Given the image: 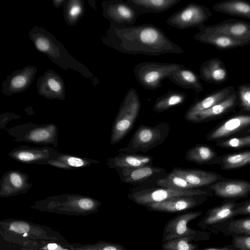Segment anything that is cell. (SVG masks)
Segmentation results:
<instances>
[{"label":"cell","instance_id":"1","mask_svg":"<svg viewBox=\"0 0 250 250\" xmlns=\"http://www.w3.org/2000/svg\"><path fill=\"white\" fill-rule=\"evenodd\" d=\"M109 23L102 41L106 46L122 53L158 56L184 52L160 28L152 24L127 25Z\"/></svg>","mask_w":250,"mask_h":250},{"label":"cell","instance_id":"2","mask_svg":"<svg viewBox=\"0 0 250 250\" xmlns=\"http://www.w3.org/2000/svg\"><path fill=\"white\" fill-rule=\"evenodd\" d=\"M28 36L36 49L46 55L62 69L64 70L71 69L83 77L91 79L93 84L98 83L89 69L70 55L62 43L47 30L35 26L29 31Z\"/></svg>","mask_w":250,"mask_h":250},{"label":"cell","instance_id":"3","mask_svg":"<svg viewBox=\"0 0 250 250\" xmlns=\"http://www.w3.org/2000/svg\"><path fill=\"white\" fill-rule=\"evenodd\" d=\"M102 202L90 196L62 193L36 201L31 208L40 211L70 216H86L97 213Z\"/></svg>","mask_w":250,"mask_h":250},{"label":"cell","instance_id":"4","mask_svg":"<svg viewBox=\"0 0 250 250\" xmlns=\"http://www.w3.org/2000/svg\"><path fill=\"white\" fill-rule=\"evenodd\" d=\"M141 102L134 88L126 92L113 123L110 144L119 143L130 131L139 116Z\"/></svg>","mask_w":250,"mask_h":250},{"label":"cell","instance_id":"5","mask_svg":"<svg viewBox=\"0 0 250 250\" xmlns=\"http://www.w3.org/2000/svg\"><path fill=\"white\" fill-rule=\"evenodd\" d=\"M171 124L161 122L151 126L141 125L133 134L127 145L119 152L137 153L146 152L163 144L168 135Z\"/></svg>","mask_w":250,"mask_h":250},{"label":"cell","instance_id":"6","mask_svg":"<svg viewBox=\"0 0 250 250\" xmlns=\"http://www.w3.org/2000/svg\"><path fill=\"white\" fill-rule=\"evenodd\" d=\"M5 130L15 139L17 143L23 142L58 146V128L52 123L38 125L28 122L6 128Z\"/></svg>","mask_w":250,"mask_h":250},{"label":"cell","instance_id":"7","mask_svg":"<svg viewBox=\"0 0 250 250\" xmlns=\"http://www.w3.org/2000/svg\"><path fill=\"white\" fill-rule=\"evenodd\" d=\"M0 229L27 239L55 241L67 246L69 243L60 232L51 228L24 219L1 220Z\"/></svg>","mask_w":250,"mask_h":250},{"label":"cell","instance_id":"8","mask_svg":"<svg viewBox=\"0 0 250 250\" xmlns=\"http://www.w3.org/2000/svg\"><path fill=\"white\" fill-rule=\"evenodd\" d=\"M184 66L178 63L145 62L137 64L133 72L141 86L155 90L162 86L163 80Z\"/></svg>","mask_w":250,"mask_h":250},{"label":"cell","instance_id":"9","mask_svg":"<svg viewBox=\"0 0 250 250\" xmlns=\"http://www.w3.org/2000/svg\"><path fill=\"white\" fill-rule=\"evenodd\" d=\"M213 194L212 191L208 188L186 189L153 187L144 189L132 188L127 197L135 203L145 206L177 196L204 195L210 197Z\"/></svg>","mask_w":250,"mask_h":250},{"label":"cell","instance_id":"10","mask_svg":"<svg viewBox=\"0 0 250 250\" xmlns=\"http://www.w3.org/2000/svg\"><path fill=\"white\" fill-rule=\"evenodd\" d=\"M250 134V112L240 111L215 126L207 134L206 139L215 143L233 137Z\"/></svg>","mask_w":250,"mask_h":250},{"label":"cell","instance_id":"11","mask_svg":"<svg viewBox=\"0 0 250 250\" xmlns=\"http://www.w3.org/2000/svg\"><path fill=\"white\" fill-rule=\"evenodd\" d=\"M212 15L206 6L190 2L171 15L166 22L169 25L180 30L198 28L203 25Z\"/></svg>","mask_w":250,"mask_h":250},{"label":"cell","instance_id":"12","mask_svg":"<svg viewBox=\"0 0 250 250\" xmlns=\"http://www.w3.org/2000/svg\"><path fill=\"white\" fill-rule=\"evenodd\" d=\"M202 214L201 211L187 212L171 219L165 227L163 242L186 237H194L198 240H208L209 236L207 232L191 229L188 226L189 222L198 218Z\"/></svg>","mask_w":250,"mask_h":250},{"label":"cell","instance_id":"13","mask_svg":"<svg viewBox=\"0 0 250 250\" xmlns=\"http://www.w3.org/2000/svg\"><path fill=\"white\" fill-rule=\"evenodd\" d=\"M122 182L136 186L135 188H150L156 185V181L165 177L167 173L165 168L146 166L137 168L116 170Z\"/></svg>","mask_w":250,"mask_h":250},{"label":"cell","instance_id":"14","mask_svg":"<svg viewBox=\"0 0 250 250\" xmlns=\"http://www.w3.org/2000/svg\"><path fill=\"white\" fill-rule=\"evenodd\" d=\"M61 154L59 150L50 146L21 145L11 150L8 155L22 164L43 165L46 161L56 159Z\"/></svg>","mask_w":250,"mask_h":250},{"label":"cell","instance_id":"15","mask_svg":"<svg viewBox=\"0 0 250 250\" xmlns=\"http://www.w3.org/2000/svg\"><path fill=\"white\" fill-rule=\"evenodd\" d=\"M103 16L109 22L127 25H134L140 16L138 11L123 0H109L101 3Z\"/></svg>","mask_w":250,"mask_h":250},{"label":"cell","instance_id":"16","mask_svg":"<svg viewBox=\"0 0 250 250\" xmlns=\"http://www.w3.org/2000/svg\"><path fill=\"white\" fill-rule=\"evenodd\" d=\"M216 196L238 200L250 195V182L242 179L227 178L218 181L208 187Z\"/></svg>","mask_w":250,"mask_h":250},{"label":"cell","instance_id":"17","mask_svg":"<svg viewBox=\"0 0 250 250\" xmlns=\"http://www.w3.org/2000/svg\"><path fill=\"white\" fill-rule=\"evenodd\" d=\"M199 31L224 34L250 44V22L236 19H226L212 25H203Z\"/></svg>","mask_w":250,"mask_h":250},{"label":"cell","instance_id":"18","mask_svg":"<svg viewBox=\"0 0 250 250\" xmlns=\"http://www.w3.org/2000/svg\"><path fill=\"white\" fill-rule=\"evenodd\" d=\"M236 200L227 199L219 205L209 209L199 223L202 229L212 231L215 227L234 218Z\"/></svg>","mask_w":250,"mask_h":250},{"label":"cell","instance_id":"19","mask_svg":"<svg viewBox=\"0 0 250 250\" xmlns=\"http://www.w3.org/2000/svg\"><path fill=\"white\" fill-rule=\"evenodd\" d=\"M208 198L204 195L177 196L145 207L151 210L174 213L194 208L206 202Z\"/></svg>","mask_w":250,"mask_h":250},{"label":"cell","instance_id":"20","mask_svg":"<svg viewBox=\"0 0 250 250\" xmlns=\"http://www.w3.org/2000/svg\"><path fill=\"white\" fill-rule=\"evenodd\" d=\"M37 71L36 66L28 65L13 71L3 82L2 93L6 96H11L25 91L32 83Z\"/></svg>","mask_w":250,"mask_h":250},{"label":"cell","instance_id":"21","mask_svg":"<svg viewBox=\"0 0 250 250\" xmlns=\"http://www.w3.org/2000/svg\"><path fill=\"white\" fill-rule=\"evenodd\" d=\"M29 179L27 174L18 170L6 172L0 180V197L7 198L27 193L33 186Z\"/></svg>","mask_w":250,"mask_h":250},{"label":"cell","instance_id":"22","mask_svg":"<svg viewBox=\"0 0 250 250\" xmlns=\"http://www.w3.org/2000/svg\"><path fill=\"white\" fill-rule=\"evenodd\" d=\"M37 92L47 99L63 101L65 99L64 81L55 71L48 69L37 80Z\"/></svg>","mask_w":250,"mask_h":250},{"label":"cell","instance_id":"23","mask_svg":"<svg viewBox=\"0 0 250 250\" xmlns=\"http://www.w3.org/2000/svg\"><path fill=\"white\" fill-rule=\"evenodd\" d=\"M238 105L236 91L224 101L194 115L188 122L197 124L217 120L233 111Z\"/></svg>","mask_w":250,"mask_h":250},{"label":"cell","instance_id":"24","mask_svg":"<svg viewBox=\"0 0 250 250\" xmlns=\"http://www.w3.org/2000/svg\"><path fill=\"white\" fill-rule=\"evenodd\" d=\"M171 171L197 188H208L225 178L216 172L196 168L174 167Z\"/></svg>","mask_w":250,"mask_h":250},{"label":"cell","instance_id":"25","mask_svg":"<svg viewBox=\"0 0 250 250\" xmlns=\"http://www.w3.org/2000/svg\"><path fill=\"white\" fill-rule=\"evenodd\" d=\"M235 91L233 86L229 85L214 91L201 99L194 101L185 112V120L188 121L189 118L197 113L221 102Z\"/></svg>","mask_w":250,"mask_h":250},{"label":"cell","instance_id":"26","mask_svg":"<svg viewBox=\"0 0 250 250\" xmlns=\"http://www.w3.org/2000/svg\"><path fill=\"white\" fill-rule=\"evenodd\" d=\"M0 237L16 244L21 248H25L35 250H70L67 246L59 242L27 239L2 229H0Z\"/></svg>","mask_w":250,"mask_h":250},{"label":"cell","instance_id":"27","mask_svg":"<svg viewBox=\"0 0 250 250\" xmlns=\"http://www.w3.org/2000/svg\"><path fill=\"white\" fill-rule=\"evenodd\" d=\"M116 156L106 160L110 168L116 170L122 168H137L153 164V158L147 155L119 152Z\"/></svg>","mask_w":250,"mask_h":250},{"label":"cell","instance_id":"28","mask_svg":"<svg viewBox=\"0 0 250 250\" xmlns=\"http://www.w3.org/2000/svg\"><path fill=\"white\" fill-rule=\"evenodd\" d=\"M200 78L214 84L224 83L228 79L227 69L221 59L212 58L202 63L199 68Z\"/></svg>","mask_w":250,"mask_h":250},{"label":"cell","instance_id":"29","mask_svg":"<svg viewBox=\"0 0 250 250\" xmlns=\"http://www.w3.org/2000/svg\"><path fill=\"white\" fill-rule=\"evenodd\" d=\"M201 42L209 44L220 50H228L250 44L249 42L221 34L199 31L193 36Z\"/></svg>","mask_w":250,"mask_h":250},{"label":"cell","instance_id":"30","mask_svg":"<svg viewBox=\"0 0 250 250\" xmlns=\"http://www.w3.org/2000/svg\"><path fill=\"white\" fill-rule=\"evenodd\" d=\"M167 79L178 86L193 89L197 92H201L204 90L200 76L194 70L185 66L173 72Z\"/></svg>","mask_w":250,"mask_h":250},{"label":"cell","instance_id":"31","mask_svg":"<svg viewBox=\"0 0 250 250\" xmlns=\"http://www.w3.org/2000/svg\"><path fill=\"white\" fill-rule=\"evenodd\" d=\"M181 0H127L126 2L134 7L140 15L148 13L164 12Z\"/></svg>","mask_w":250,"mask_h":250},{"label":"cell","instance_id":"32","mask_svg":"<svg viewBox=\"0 0 250 250\" xmlns=\"http://www.w3.org/2000/svg\"><path fill=\"white\" fill-rule=\"evenodd\" d=\"M214 164L218 165L224 170L240 168L250 165V150L239 151L218 156Z\"/></svg>","mask_w":250,"mask_h":250},{"label":"cell","instance_id":"33","mask_svg":"<svg viewBox=\"0 0 250 250\" xmlns=\"http://www.w3.org/2000/svg\"><path fill=\"white\" fill-rule=\"evenodd\" d=\"M216 11L250 20V2L244 0H225L213 5Z\"/></svg>","mask_w":250,"mask_h":250},{"label":"cell","instance_id":"34","mask_svg":"<svg viewBox=\"0 0 250 250\" xmlns=\"http://www.w3.org/2000/svg\"><path fill=\"white\" fill-rule=\"evenodd\" d=\"M217 152L210 146L198 144L186 153V159L198 165H213L217 157Z\"/></svg>","mask_w":250,"mask_h":250},{"label":"cell","instance_id":"35","mask_svg":"<svg viewBox=\"0 0 250 250\" xmlns=\"http://www.w3.org/2000/svg\"><path fill=\"white\" fill-rule=\"evenodd\" d=\"M211 231L226 235H250V217L234 218L215 227Z\"/></svg>","mask_w":250,"mask_h":250},{"label":"cell","instance_id":"36","mask_svg":"<svg viewBox=\"0 0 250 250\" xmlns=\"http://www.w3.org/2000/svg\"><path fill=\"white\" fill-rule=\"evenodd\" d=\"M187 95L185 92L168 90L156 100L154 111L161 113L174 106L182 105L185 102Z\"/></svg>","mask_w":250,"mask_h":250},{"label":"cell","instance_id":"37","mask_svg":"<svg viewBox=\"0 0 250 250\" xmlns=\"http://www.w3.org/2000/svg\"><path fill=\"white\" fill-rule=\"evenodd\" d=\"M84 13L85 5L83 0H66L63 6V16L68 26L76 25Z\"/></svg>","mask_w":250,"mask_h":250},{"label":"cell","instance_id":"38","mask_svg":"<svg viewBox=\"0 0 250 250\" xmlns=\"http://www.w3.org/2000/svg\"><path fill=\"white\" fill-rule=\"evenodd\" d=\"M156 186L159 187L168 188L179 189H196L195 187L191 185L184 178L176 175L172 171L156 181Z\"/></svg>","mask_w":250,"mask_h":250},{"label":"cell","instance_id":"39","mask_svg":"<svg viewBox=\"0 0 250 250\" xmlns=\"http://www.w3.org/2000/svg\"><path fill=\"white\" fill-rule=\"evenodd\" d=\"M56 159L73 168L86 167H89L92 164L100 163L99 161L95 159L64 153H61Z\"/></svg>","mask_w":250,"mask_h":250},{"label":"cell","instance_id":"40","mask_svg":"<svg viewBox=\"0 0 250 250\" xmlns=\"http://www.w3.org/2000/svg\"><path fill=\"white\" fill-rule=\"evenodd\" d=\"M192 240H198L194 237L176 238L164 242L162 245L164 250H196L197 245L190 243Z\"/></svg>","mask_w":250,"mask_h":250},{"label":"cell","instance_id":"41","mask_svg":"<svg viewBox=\"0 0 250 250\" xmlns=\"http://www.w3.org/2000/svg\"><path fill=\"white\" fill-rule=\"evenodd\" d=\"M215 145L220 147L233 149H241L250 147V134L233 137L217 142Z\"/></svg>","mask_w":250,"mask_h":250},{"label":"cell","instance_id":"42","mask_svg":"<svg viewBox=\"0 0 250 250\" xmlns=\"http://www.w3.org/2000/svg\"><path fill=\"white\" fill-rule=\"evenodd\" d=\"M236 92L240 111L250 112V83L239 85Z\"/></svg>","mask_w":250,"mask_h":250},{"label":"cell","instance_id":"43","mask_svg":"<svg viewBox=\"0 0 250 250\" xmlns=\"http://www.w3.org/2000/svg\"><path fill=\"white\" fill-rule=\"evenodd\" d=\"M232 250H250V235L232 236Z\"/></svg>","mask_w":250,"mask_h":250},{"label":"cell","instance_id":"44","mask_svg":"<svg viewBox=\"0 0 250 250\" xmlns=\"http://www.w3.org/2000/svg\"><path fill=\"white\" fill-rule=\"evenodd\" d=\"M92 245L98 250H125L121 245L104 241H99Z\"/></svg>","mask_w":250,"mask_h":250},{"label":"cell","instance_id":"45","mask_svg":"<svg viewBox=\"0 0 250 250\" xmlns=\"http://www.w3.org/2000/svg\"><path fill=\"white\" fill-rule=\"evenodd\" d=\"M234 213L236 216L250 215V199L238 203Z\"/></svg>","mask_w":250,"mask_h":250},{"label":"cell","instance_id":"46","mask_svg":"<svg viewBox=\"0 0 250 250\" xmlns=\"http://www.w3.org/2000/svg\"><path fill=\"white\" fill-rule=\"evenodd\" d=\"M22 116L12 112H6L0 115V129L5 130L6 125L9 121L14 119L21 118Z\"/></svg>","mask_w":250,"mask_h":250},{"label":"cell","instance_id":"47","mask_svg":"<svg viewBox=\"0 0 250 250\" xmlns=\"http://www.w3.org/2000/svg\"><path fill=\"white\" fill-rule=\"evenodd\" d=\"M43 165H48L50 166L58 168L65 169V170H72L74 168L65 164L63 162L60 161L57 159H51L48 160L43 164Z\"/></svg>","mask_w":250,"mask_h":250},{"label":"cell","instance_id":"48","mask_svg":"<svg viewBox=\"0 0 250 250\" xmlns=\"http://www.w3.org/2000/svg\"><path fill=\"white\" fill-rule=\"evenodd\" d=\"M0 250H19L21 248L20 246L8 242L1 237H0Z\"/></svg>","mask_w":250,"mask_h":250},{"label":"cell","instance_id":"49","mask_svg":"<svg viewBox=\"0 0 250 250\" xmlns=\"http://www.w3.org/2000/svg\"><path fill=\"white\" fill-rule=\"evenodd\" d=\"M66 0H53L52 3L54 7L56 8H60L62 6H64Z\"/></svg>","mask_w":250,"mask_h":250},{"label":"cell","instance_id":"50","mask_svg":"<svg viewBox=\"0 0 250 250\" xmlns=\"http://www.w3.org/2000/svg\"><path fill=\"white\" fill-rule=\"evenodd\" d=\"M198 250H232V246L231 244L223 247L210 248Z\"/></svg>","mask_w":250,"mask_h":250},{"label":"cell","instance_id":"51","mask_svg":"<svg viewBox=\"0 0 250 250\" xmlns=\"http://www.w3.org/2000/svg\"><path fill=\"white\" fill-rule=\"evenodd\" d=\"M88 3L94 9H96V1L95 0H89Z\"/></svg>","mask_w":250,"mask_h":250},{"label":"cell","instance_id":"52","mask_svg":"<svg viewBox=\"0 0 250 250\" xmlns=\"http://www.w3.org/2000/svg\"><path fill=\"white\" fill-rule=\"evenodd\" d=\"M21 250H35L29 249L25 248H22Z\"/></svg>","mask_w":250,"mask_h":250},{"label":"cell","instance_id":"53","mask_svg":"<svg viewBox=\"0 0 250 250\" xmlns=\"http://www.w3.org/2000/svg\"><path fill=\"white\" fill-rule=\"evenodd\" d=\"M21 250V248L20 250Z\"/></svg>","mask_w":250,"mask_h":250}]
</instances>
